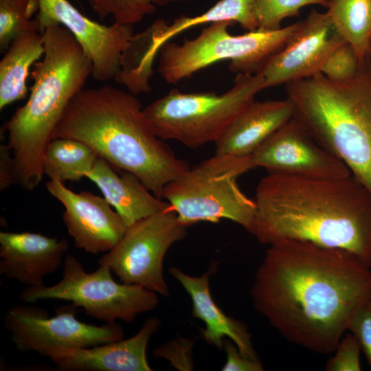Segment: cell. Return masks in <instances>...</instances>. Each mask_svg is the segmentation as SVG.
Masks as SVG:
<instances>
[{
	"label": "cell",
	"instance_id": "cell-1",
	"mask_svg": "<svg viewBox=\"0 0 371 371\" xmlns=\"http://www.w3.org/2000/svg\"><path fill=\"white\" fill-rule=\"evenodd\" d=\"M269 246L251 289L255 308L290 342L333 353L355 313L371 301V268L348 251L310 243Z\"/></svg>",
	"mask_w": 371,
	"mask_h": 371
},
{
	"label": "cell",
	"instance_id": "cell-2",
	"mask_svg": "<svg viewBox=\"0 0 371 371\" xmlns=\"http://www.w3.org/2000/svg\"><path fill=\"white\" fill-rule=\"evenodd\" d=\"M254 200L248 232L260 243L297 240L341 249L371 268V193L352 175L268 172Z\"/></svg>",
	"mask_w": 371,
	"mask_h": 371
},
{
	"label": "cell",
	"instance_id": "cell-3",
	"mask_svg": "<svg viewBox=\"0 0 371 371\" xmlns=\"http://www.w3.org/2000/svg\"><path fill=\"white\" fill-rule=\"evenodd\" d=\"M54 138L87 144L114 168L136 175L161 199L164 187L190 168L157 136L135 95L109 85L76 93L64 111Z\"/></svg>",
	"mask_w": 371,
	"mask_h": 371
},
{
	"label": "cell",
	"instance_id": "cell-4",
	"mask_svg": "<svg viewBox=\"0 0 371 371\" xmlns=\"http://www.w3.org/2000/svg\"><path fill=\"white\" fill-rule=\"evenodd\" d=\"M42 34L45 52L33 65L30 97L3 126L13 159L14 185L26 191L42 181L45 149L69 102L93 71L91 60L65 27L50 24Z\"/></svg>",
	"mask_w": 371,
	"mask_h": 371
},
{
	"label": "cell",
	"instance_id": "cell-5",
	"mask_svg": "<svg viewBox=\"0 0 371 371\" xmlns=\"http://www.w3.org/2000/svg\"><path fill=\"white\" fill-rule=\"evenodd\" d=\"M285 90L293 117L371 193V58L346 81L318 72Z\"/></svg>",
	"mask_w": 371,
	"mask_h": 371
},
{
	"label": "cell",
	"instance_id": "cell-6",
	"mask_svg": "<svg viewBox=\"0 0 371 371\" xmlns=\"http://www.w3.org/2000/svg\"><path fill=\"white\" fill-rule=\"evenodd\" d=\"M260 73L237 74L232 88L222 94L171 90L144 108L154 132L189 148L216 143L236 117L265 89Z\"/></svg>",
	"mask_w": 371,
	"mask_h": 371
},
{
	"label": "cell",
	"instance_id": "cell-7",
	"mask_svg": "<svg viewBox=\"0 0 371 371\" xmlns=\"http://www.w3.org/2000/svg\"><path fill=\"white\" fill-rule=\"evenodd\" d=\"M253 168L251 156L215 153L168 183L162 199L186 227L227 219L248 231L256 204L240 190L237 179Z\"/></svg>",
	"mask_w": 371,
	"mask_h": 371
},
{
	"label": "cell",
	"instance_id": "cell-8",
	"mask_svg": "<svg viewBox=\"0 0 371 371\" xmlns=\"http://www.w3.org/2000/svg\"><path fill=\"white\" fill-rule=\"evenodd\" d=\"M301 21L278 30L257 29L232 35L233 23H210L193 39L182 44L168 41L160 48L158 71L169 83H177L216 62L229 60V69L236 74H256L279 52L300 27Z\"/></svg>",
	"mask_w": 371,
	"mask_h": 371
},
{
	"label": "cell",
	"instance_id": "cell-9",
	"mask_svg": "<svg viewBox=\"0 0 371 371\" xmlns=\"http://www.w3.org/2000/svg\"><path fill=\"white\" fill-rule=\"evenodd\" d=\"M63 277L56 284L27 286L19 298L27 303L41 300L67 301L85 314L104 322H133L139 313L154 310L158 294L143 286L116 282L104 265L91 273L74 256L66 255Z\"/></svg>",
	"mask_w": 371,
	"mask_h": 371
},
{
	"label": "cell",
	"instance_id": "cell-10",
	"mask_svg": "<svg viewBox=\"0 0 371 371\" xmlns=\"http://www.w3.org/2000/svg\"><path fill=\"white\" fill-rule=\"evenodd\" d=\"M187 227L170 207L128 227L117 245L98 262L108 267L122 283L168 296L164 259L172 245L186 236Z\"/></svg>",
	"mask_w": 371,
	"mask_h": 371
},
{
	"label": "cell",
	"instance_id": "cell-11",
	"mask_svg": "<svg viewBox=\"0 0 371 371\" xmlns=\"http://www.w3.org/2000/svg\"><path fill=\"white\" fill-rule=\"evenodd\" d=\"M78 307L70 303L49 317L42 308L14 305L8 308L5 324L16 348L49 357L63 348H88L122 339V328L115 322L96 326L79 321Z\"/></svg>",
	"mask_w": 371,
	"mask_h": 371
},
{
	"label": "cell",
	"instance_id": "cell-12",
	"mask_svg": "<svg viewBox=\"0 0 371 371\" xmlns=\"http://www.w3.org/2000/svg\"><path fill=\"white\" fill-rule=\"evenodd\" d=\"M36 19L42 34L46 26L60 24L73 34L93 64L91 76L104 82L115 78L122 57L133 37V25H105L82 14L67 0H39Z\"/></svg>",
	"mask_w": 371,
	"mask_h": 371
},
{
	"label": "cell",
	"instance_id": "cell-13",
	"mask_svg": "<svg viewBox=\"0 0 371 371\" xmlns=\"http://www.w3.org/2000/svg\"><path fill=\"white\" fill-rule=\"evenodd\" d=\"M251 157L254 168H264L268 172L324 178L351 175L347 166L319 144L294 117Z\"/></svg>",
	"mask_w": 371,
	"mask_h": 371
},
{
	"label": "cell",
	"instance_id": "cell-14",
	"mask_svg": "<svg viewBox=\"0 0 371 371\" xmlns=\"http://www.w3.org/2000/svg\"><path fill=\"white\" fill-rule=\"evenodd\" d=\"M345 42L327 12L312 10L286 45L258 72L264 78L265 88L286 85L320 72L330 54Z\"/></svg>",
	"mask_w": 371,
	"mask_h": 371
},
{
	"label": "cell",
	"instance_id": "cell-15",
	"mask_svg": "<svg viewBox=\"0 0 371 371\" xmlns=\"http://www.w3.org/2000/svg\"><path fill=\"white\" fill-rule=\"evenodd\" d=\"M46 188L65 207L63 220L76 248L92 254L107 252L123 236L127 227L104 196L74 192L55 180L47 181Z\"/></svg>",
	"mask_w": 371,
	"mask_h": 371
},
{
	"label": "cell",
	"instance_id": "cell-16",
	"mask_svg": "<svg viewBox=\"0 0 371 371\" xmlns=\"http://www.w3.org/2000/svg\"><path fill=\"white\" fill-rule=\"evenodd\" d=\"M68 249L65 238L28 232H1L0 274L27 286L43 285L45 277L63 265Z\"/></svg>",
	"mask_w": 371,
	"mask_h": 371
},
{
	"label": "cell",
	"instance_id": "cell-17",
	"mask_svg": "<svg viewBox=\"0 0 371 371\" xmlns=\"http://www.w3.org/2000/svg\"><path fill=\"white\" fill-rule=\"evenodd\" d=\"M160 324L157 317H149L128 339L93 347L60 349L49 358L63 371H150L146 348Z\"/></svg>",
	"mask_w": 371,
	"mask_h": 371
},
{
	"label": "cell",
	"instance_id": "cell-18",
	"mask_svg": "<svg viewBox=\"0 0 371 371\" xmlns=\"http://www.w3.org/2000/svg\"><path fill=\"white\" fill-rule=\"evenodd\" d=\"M213 269L200 276H189L176 267L169 271L191 297L192 315L204 322L205 327L201 332L207 343L222 348L224 340L229 339L243 355L258 360L245 324L225 313L212 297L209 280Z\"/></svg>",
	"mask_w": 371,
	"mask_h": 371
},
{
	"label": "cell",
	"instance_id": "cell-19",
	"mask_svg": "<svg viewBox=\"0 0 371 371\" xmlns=\"http://www.w3.org/2000/svg\"><path fill=\"white\" fill-rule=\"evenodd\" d=\"M293 115V104L287 98L281 100H254L215 143L216 153L251 156Z\"/></svg>",
	"mask_w": 371,
	"mask_h": 371
},
{
	"label": "cell",
	"instance_id": "cell-20",
	"mask_svg": "<svg viewBox=\"0 0 371 371\" xmlns=\"http://www.w3.org/2000/svg\"><path fill=\"white\" fill-rule=\"evenodd\" d=\"M100 190L126 227L170 208L166 201L154 195L134 174L117 173L106 160L99 157L86 175Z\"/></svg>",
	"mask_w": 371,
	"mask_h": 371
},
{
	"label": "cell",
	"instance_id": "cell-21",
	"mask_svg": "<svg viewBox=\"0 0 371 371\" xmlns=\"http://www.w3.org/2000/svg\"><path fill=\"white\" fill-rule=\"evenodd\" d=\"M44 52L39 27L26 30L12 41L0 61L1 110L26 96L29 70L43 57Z\"/></svg>",
	"mask_w": 371,
	"mask_h": 371
},
{
	"label": "cell",
	"instance_id": "cell-22",
	"mask_svg": "<svg viewBox=\"0 0 371 371\" xmlns=\"http://www.w3.org/2000/svg\"><path fill=\"white\" fill-rule=\"evenodd\" d=\"M219 21L236 22L248 32L258 28L254 0H220L204 13L193 16H183L168 25L163 19L152 24L155 48L161 46L178 34L193 27Z\"/></svg>",
	"mask_w": 371,
	"mask_h": 371
},
{
	"label": "cell",
	"instance_id": "cell-23",
	"mask_svg": "<svg viewBox=\"0 0 371 371\" xmlns=\"http://www.w3.org/2000/svg\"><path fill=\"white\" fill-rule=\"evenodd\" d=\"M99 158L87 144L73 139L54 138L47 145L43 175L50 180L78 181L86 177Z\"/></svg>",
	"mask_w": 371,
	"mask_h": 371
},
{
	"label": "cell",
	"instance_id": "cell-24",
	"mask_svg": "<svg viewBox=\"0 0 371 371\" xmlns=\"http://www.w3.org/2000/svg\"><path fill=\"white\" fill-rule=\"evenodd\" d=\"M327 13L336 30L363 63L370 58L371 0H328Z\"/></svg>",
	"mask_w": 371,
	"mask_h": 371
},
{
	"label": "cell",
	"instance_id": "cell-25",
	"mask_svg": "<svg viewBox=\"0 0 371 371\" xmlns=\"http://www.w3.org/2000/svg\"><path fill=\"white\" fill-rule=\"evenodd\" d=\"M157 54L150 25L133 36L123 52L120 69L114 79L134 95L150 91L148 80Z\"/></svg>",
	"mask_w": 371,
	"mask_h": 371
},
{
	"label": "cell",
	"instance_id": "cell-26",
	"mask_svg": "<svg viewBox=\"0 0 371 371\" xmlns=\"http://www.w3.org/2000/svg\"><path fill=\"white\" fill-rule=\"evenodd\" d=\"M39 0H0V49L5 50L21 33L39 27L32 16L39 10ZM40 29V27H39Z\"/></svg>",
	"mask_w": 371,
	"mask_h": 371
},
{
	"label": "cell",
	"instance_id": "cell-27",
	"mask_svg": "<svg viewBox=\"0 0 371 371\" xmlns=\"http://www.w3.org/2000/svg\"><path fill=\"white\" fill-rule=\"evenodd\" d=\"M91 8L102 20L112 16L114 22L133 25L152 14L157 5L166 0H87Z\"/></svg>",
	"mask_w": 371,
	"mask_h": 371
},
{
	"label": "cell",
	"instance_id": "cell-28",
	"mask_svg": "<svg viewBox=\"0 0 371 371\" xmlns=\"http://www.w3.org/2000/svg\"><path fill=\"white\" fill-rule=\"evenodd\" d=\"M328 0H254L258 29L271 31L280 29L282 21L297 16L300 10L309 5L327 8Z\"/></svg>",
	"mask_w": 371,
	"mask_h": 371
},
{
	"label": "cell",
	"instance_id": "cell-29",
	"mask_svg": "<svg viewBox=\"0 0 371 371\" xmlns=\"http://www.w3.org/2000/svg\"><path fill=\"white\" fill-rule=\"evenodd\" d=\"M361 63L352 47L345 42L330 54L320 72L332 81L344 82L356 75Z\"/></svg>",
	"mask_w": 371,
	"mask_h": 371
},
{
	"label": "cell",
	"instance_id": "cell-30",
	"mask_svg": "<svg viewBox=\"0 0 371 371\" xmlns=\"http://www.w3.org/2000/svg\"><path fill=\"white\" fill-rule=\"evenodd\" d=\"M361 348L355 337L350 333L342 337L334 350V355L326 364L327 371H360Z\"/></svg>",
	"mask_w": 371,
	"mask_h": 371
},
{
	"label": "cell",
	"instance_id": "cell-31",
	"mask_svg": "<svg viewBox=\"0 0 371 371\" xmlns=\"http://www.w3.org/2000/svg\"><path fill=\"white\" fill-rule=\"evenodd\" d=\"M192 340L181 337L157 347L153 350V355L156 358L161 357L168 360L178 370H192Z\"/></svg>",
	"mask_w": 371,
	"mask_h": 371
},
{
	"label": "cell",
	"instance_id": "cell-32",
	"mask_svg": "<svg viewBox=\"0 0 371 371\" xmlns=\"http://www.w3.org/2000/svg\"><path fill=\"white\" fill-rule=\"evenodd\" d=\"M348 330L359 341L371 369V301L357 310L348 324Z\"/></svg>",
	"mask_w": 371,
	"mask_h": 371
},
{
	"label": "cell",
	"instance_id": "cell-33",
	"mask_svg": "<svg viewBox=\"0 0 371 371\" xmlns=\"http://www.w3.org/2000/svg\"><path fill=\"white\" fill-rule=\"evenodd\" d=\"M227 359L223 371H262L263 366L259 360L249 359L243 355L235 344L229 339L223 342Z\"/></svg>",
	"mask_w": 371,
	"mask_h": 371
},
{
	"label": "cell",
	"instance_id": "cell-34",
	"mask_svg": "<svg viewBox=\"0 0 371 371\" xmlns=\"http://www.w3.org/2000/svg\"><path fill=\"white\" fill-rule=\"evenodd\" d=\"M13 170L11 150L7 144H1L0 146V190L1 191L14 185Z\"/></svg>",
	"mask_w": 371,
	"mask_h": 371
},
{
	"label": "cell",
	"instance_id": "cell-35",
	"mask_svg": "<svg viewBox=\"0 0 371 371\" xmlns=\"http://www.w3.org/2000/svg\"><path fill=\"white\" fill-rule=\"evenodd\" d=\"M167 3L170 2V1H183V0H166Z\"/></svg>",
	"mask_w": 371,
	"mask_h": 371
},
{
	"label": "cell",
	"instance_id": "cell-36",
	"mask_svg": "<svg viewBox=\"0 0 371 371\" xmlns=\"http://www.w3.org/2000/svg\"><path fill=\"white\" fill-rule=\"evenodd\" d=\"M370 56L371 58V45H370Z\"/></svg>",
	"mask_w": 371,
	"mask_h": 371
}]
</instances>
